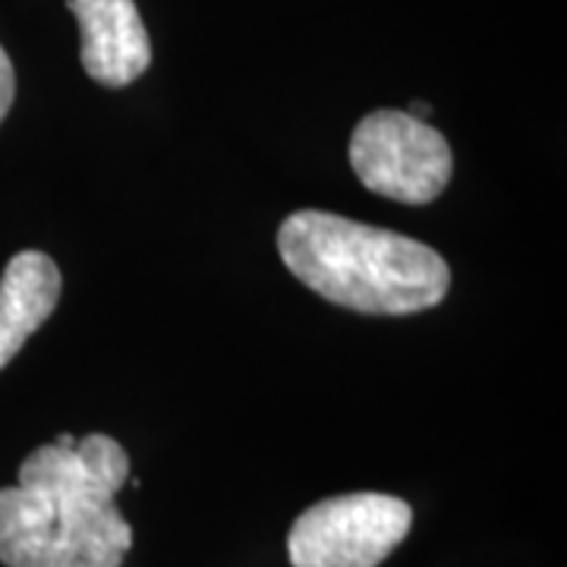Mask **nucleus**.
Wrapping results in <instances>:
<instances>
[{"instance_id": "obj_5", "label": "nucleus", "mask_w": 567, "mask_h": 567, "mask_svg": "<svg viewBox=\"0 0 567 567\" xmlns=\"http://www.w3.org/2000/svg\"><path fill=\"white\" fill-rule=\"evenodd\" d=\"M80 22L82 66L102 85L123 89L152 63V41L136 0H70Z\"/></svg>"}, {"instance_id": "obj_10", "label": "nucleus", "mask_w": 567, "mask_h": 567, "mask_svg": "<svg viewBox=\"0 0 567 567\" xmlns=\"http://www.w3.org/2000/svg\"><path fill=\"white\" fill-rule=\"evenodd\" d=\"M70 567H117V565H89V561H73Z\"/></svg>"}, {"instance_id": "obj_7", "label": "nucleus", "mask_w": 567, "mask_h": 567, "mask_svg": "<svg viewBox=\"0 0 567 567\" xmlns=\"http://www.w3.org/2000/svg\"><path fill=\"white\" fill-rule=\"evenodd\" d=\"M0 565L70 567L58 539V511L39 486L0 488Z\"/></svg>"}, {"instance_id": "obj_3", "label": "nucleus", "mask_w": 567, "mask_h": 567, "mask_svg": "<svg viewBox=\"0 0 567 567\" xmlns=\"http://www.w3.org/2000/svg\"><path fill=\"white\" fill-rule=\"evenodd\" d=\"M413 527L404 498L382 492L334 495L303 511L287 536L293 567H379Z\"/></svg>"}, {"instance_id": "obj_1", "label": "nucleus", "mask_w": 567, "mask_h": 567, "mask_svg": "<svg viewBox=\"0 0 567 567\" xmlns=\"http://www.w3.org/2000/svg\"><path fill=\"white\" fill-rule=\"evenodd\" d=\"M278 252L309 290L365 316L432 309L451 287V268L432 246L331 212H293L278 230Z\"/></svg>"}, {"instance_id": "obj_8", "label": "nucleus", "mask_w": 567, "mask_h": 567, "mask_svg": "<svg viewBox=\"0 0 567 567\" xmlns=\"http://www.w3.org/2000/svg\"><path fill=\"white\" fill-rule=\"evenodd\" d=\"M13 95H17V73H13V63L7 58V51L0 48V123L10 114Z\"/></svg>"}, {"instance_id": "obj_6", "label": "nucleus", "mask_w": 567, "mask_h": 567, "mask_svg": "<svg viewBox=\"0 0 567 567\" xmlns=\"http://www.w3.org/2000/svg\"><path fill=\"white\" fill-rule=\"evenodd\" d=\"M61 290V268L51 256L25 249L7 262L0 278V369L51 319Z\"/></svg>"}, {"instance_id": "obj_9", "label": "nucleus", "mask_w": 567, "mask_h": 567, "mask_svg": "<svg viewBox=\"0 0 567 567\" xmlns=\"http://www.w3.org/2000/svg\"><path fill=\"white\" fill-rule=\"evenodd\" d=\"M406 114H413V117H420V121H423V114H432V107L423 102H416L413 107H410V111H406Z\"/></svg>"}, {"instance_id": "obj_2", "label": "nucleus", "mask_w": 567, "mask_h": 567, "mask_svg": "<svg viewBox=\"0 0 567 567\" xmlns=\"http://www.w3.org/2000/svg\"><path fill=\"white\" fill-rule=\"evenodd\" d=\"M130 480V457L111 435H85L76 445L35 447L20 464V483L39 486L58 511L63 555L89 565H123L133 527L114 498Z\"/></svg>"}, {"instance_id": "obj_4", "label": "nucleus", "mask_w": 567, "mask_h": 567, "mask_svg": "<svg viewBox=\"0 0 567 567\" xmlns=\"http://www.w3.org/2000/svg\"><path fill=\"white\" fill-rule=\"evenodd\" d=\"M350 164L365 189L404 205L442 196L454 174L447 140L406 111H372L350 136Z\"/></svg>"}]
</instances>
